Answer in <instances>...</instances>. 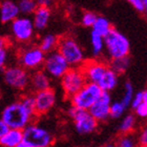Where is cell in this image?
Masks as SVG:
<instances>
[{"instance_id": "6da1fadb", "label": "cell", "mask_w": 147, "mask_h": 147, "mask_svg": "<svg viewBox=\"0 0 147 147\" xmlns=\"http://www.w3.org/2000/svg\"><path fill=\"white\" fill-rule=\"evenodd\" d=\"M34 117V113L21 101L7 105L1 113V120H3L11 128L16 129H24Z\"/></svg>"}, {"instance_id": "7a4b0ae2", "label": "cell", "mask_w": 147, "mask_h": 147, "mask_svg": "<svg viewBox=\"0 0 147 147\" xmlns=\"http://www.w3.org/2000/svg\"><path fill=\"white\" fill-rule=\"evenodd\" d=\"M105 49L110 59L122 58L129 55L130 43L127 37L116 28H113L107 36L104 37Z\"/></svg>"}, {"instance_id": "3957f363", "label": "cell", "mask_w": 147, "mask_h": 147, "mask_svg": "<svg viewBox=\"0 0 147 147\" xmlns=\"http://www.w3.org/2000/svg\"><path fill=\"white\" fill-rule=\"evenodd\" d=\"M102 92L103 89L100 87L98 83L87 82L79 92L71 97V105L89 110V108L101 97Z\"/></svg>"}, {"instance_id": "277c9868", "label": "cell", "mask_w": 147, "mask_h": 147, "mask_svg": "<svg viewBox=\"0 0 147 147\" xmlns=\"http://www.w3.org/2000/svg\"><path fill=\"white\" fill-rule=\"evenodd\" d=\"M68 115L75 122V127L79 135L92 134L98 127V120L92 116L89 110L79 108L73 105L68 109Z\"/></svg>"}, {"instance_id": "5b68a950", "label": "cell", "mask_w": 147, "mask_h": 147, "mask_svg": "<svg viewBox=\"0 0 147 147\" xmlns=\"http://www.w3.org/2000/svg\"><path fill=\"white\" fill-rule=\"evenodd\" d=\"M57 49L71 66H77L84 61V53L81 46L71 37L64 36L60 38Z\"/></svg>"}, {"instance_id": "8992f818", "label": "cell", "mask_w": 147, "mask_h": 147, "mask_svg": "<svg viewBox=\"0 0 147 147\" xmlns=\"http://www.w3.org/2000/svg\"><path fill=\"white\" fill-rule=\"evenodd\" d=\"M87 83L84 71L79 68H69L61 78V85L67 97H73Z\"/></svg>"}, {"instance_id": "52a82bcc", "label": "cell", "mask_w": 147, "mask_h": 147, "mask_svg": "<svg viewBox=\"0 0 147 147\" xmlns=\"http://www.w3.org/2000/svg\"><path fill=\"white\" fill-rule=\"evenodd\" d=\"M69 63L59 51L49 53L43 64L44 71L53 78H62L69 69Z\"/></svg>"}, {"instance_id": "ba28073f", "label": "cell", "mask_w": 147, "mask_h": 147, "mask_svg": "<svg viewBox=\"0 0 147 147\" xmlns=\"http://www.w3.org/2000/svg\"><path fill=\"white\" fill-rule=\"evenodd\" d=\"M23 139L34 147H51L53 137L49 130L35 124H28L23 129Z\"/></svg>"}, {"instance_id": "9c48e42d", "label": "cell", "mask_w": 147, "mask_h": 147, "mask_svg": "<svg viewBox=\"0 0 147 147\" xmlns=\"http://www.w3.org/2000/svg\"><path fill=\"white\" fill-rule=\"evenodd\" d=\"M45 58V53L40 49V46H30L20 52L19 63L25 69H35L44 64Z\"/></svg>"}, {"instance_id": "30bf717a", "label": "cell", "mask_w": 147, "mask_h": 147, "mask_svg": "<svg viewBox=\"0 0 147 147\" xmlns=\"http://www.w3.org/2000/svg\"><path fill=\"white\" fill-rule=\"evenodd\" d=\"M36 30L33 19L26 16L18 17L11 23V32L13 36L19 42H28L34 36Z\"/></svg>"}, {"instance_id": "8fae6325", "label": "cell", "mask_w": 147, "mask_h": 147, "mask_svg": "<svg viewBox=\"0 0 147 147\" xmlns=\"http://www.w3.org/2000/svg\"><path fill=\"white\" fill-rule=\"evenodd\" d=\"M3 80L6 85L15 89H24L28 85L31 78L22 66L7 67L3 71Z\"/></svg>"}, {"instance_id": "7c38bea8", "label": "cell", "mask_w": 147, "mask_h": 147, "mask_svg": "<svg viewBox=\"0 0 147 147\" xmlns=\"http://www.w3.org/2000/svg\"><path fill=\"white\" fill-rule=\"evenodd\" d=\"M110 107H111V97L109 92L103 90L101 97L98 101L89 108V113L98 121H105L110 117Z\"/></svg>"}, {"instance_id": "4fadbf2b", "label": "cell", "mask_w": 147, "mask_h": 147, "mask_svg": "<svg viewBox=\"0 0 147 147\" xmlns=\"http://www.w3.org/2000/svg\"><path fill=\"white\" fill-rule=\"evenodd\" d=\"M35 99H36L37 113L41 115V113H47L54 106L56 102V95L52 88H49L36 92Z\"/></svg>"}, {"instance_id": "5bb4252c", "label": "cell", "mask_w": 147, "mask_h": 147, "mask_svg": "<svg viewBox=\"0 0 147 147\" xmlns=\"http://www.w3.org/2000/svg\"><path fill=\"white\" fill-rule=\"evenodd\" d=\"M21 14L19 5L12 0H2L0 4V20L1 23H12Z\"/></svg>"}, {"instance_id": "9a60e30c", "label": "cell", "mask_w": 147, "mask_h": 147, "mask_svg": "<svg viewBox=\"0 0 147 147\" xmlns=\"http://www.w3.org/2000/svg\"><path fill=\"white\" fill-rule=\"evenodd\" d=\"M107 66L101 62H88L83 66L82 71H84L86 79L88 82L99 83V81L102 79L104 74L107 71Z\"/></svg>"}, {"instance_id": "2e32d148", "label": "cell", "mask_w": 147, "mask_h": 147, "mask_svg": "<svg viewBox=\"0 0 147 147\" xmlns=\"http://www.w3.org/2000/svg\"><path fill=\"white\" fill-rule=\"evenodd\" d=\"M31 86L33 90L36 92H41V90H45V89L51 88V82H49V74L45 71H35L31 77Z\"/></svg>"}, {"instance_id": "e0dca14e", "label": "cell", "mask_w": 147, "mask_h": 147, "mask_svg": "<svg viewBox=\"0 0 147 147\" xmlns=\"http://www.w3.org/2000/svg\"><path fill=\"white\" fill-rule=\"evenodd\" d=\"M33 21H34L35 28L37 31H43L47 26L51 18V9L45 6H39L36 12L33 14Z\"/></svg>"}, {"instance_id": "ac0fdd59", "label": "cell", "mask_w": 147, "mask_h": 147, "mask_svg": "<svg viewBox=\"0 0 147 147\" xmlns=\"http://www.w3.org/2000/svg\"><path fill=\"white\" fill-rule=\"evenodd\" d=\"M23 140V129L12 128L5 136L0 137V144L3 147H16Z\"/></svg>"}, {"instance_id": "d6986e66", "label": "cell", "mask_w": 147, "mask_h": 147, "mask_svg": "<svg viewBox=\"0 0 147 147\" xmlns=\"http://www.w3.org/2000/svg\"><path fill=\"white\" fill-rule=\"evenodd\" d=\"M100 87L105 92H110L113 90L118 84V74L115 71H113L110 67L107 68L104 76L102 77V79L98 83Z\"/></svg>"}, {"instance_id": "ffe728a7", "label": "cell", "mask_w": 147, "mask_h": 147, "mask_svg": "<svg viewBox=\"0 0 147 147\" xmlns=\"http://www.w3.org/2000/svg\"><path fill=\"white\" fill-rule=\"evenodd\" d=\"M59 39L54 34H47L43 37L39 43L40 49H42L45 54L54 52L56 47H58Z\"/></svg>"}, {"instance_id": "44dd1931", "label": "cell", "mask_w": 147, "mask_h": 147, "mask_svg": "<svg viewBox=\"0 0 147 147\" xmlns=\"http://www.w3.org/2000/svg\"><path fill=\"white\" fill-rule=\"evenodd\" d=\"M90 43H92V55L95 57H99L103 52V49L105 46L104 37L99 35L98 33L92 31L90 33Z\"/></svg>"}, {"instance_id": "7402d4cb", "label": "cell", "mask_w": 147, "mask_h": 147, "mask_svg": "<svg viewBox=\"0 0 147 147\" xmlns=\"http://www.w3.org/2000/svg\"><path fill=\"white\" fill-rule=\"evenodd\" d=\"M92 28L94 32L98 33V34L101 35V36L105 37L109 34V32L111 31L113 28H111V24H110V22L108 21V19L100 16V17H98L97 21H96V23L94 24V26H92Z\"/></svg>"}, {"instance_id": "603a6c76", "label": "cell", "mask_w": 147, "mask_h": 147, "mask_svg": "<svg viewBox=\"0 0 147 147\" xmlns=\"http://www.w3.org/2000/svg\"><path fill=\"white\" fill-rule=\"evenodd\" d=\"M129 64H130V60H129L128 56H126V57H122V58L111 59L110 68L119 75V74L125 73L128 69Z\"/></svg>"}, {"instance_id": "cb8c5ba5", "label": "cell", "mask_w": 147, "mask_h": 147, "mask_svg": "<svg viewBox=\"0 0 147 147\" xmlns=\"http://www.w3.org/2000/svg\"><path fill=\"white\" fill-rule=\"evenodd\" d=\"M18 5L21 14L24 16H28L34 14L36 12V9L39 7L37 0H20Z\"/></svg>"}, {"instance_id": "d4e9b609", "label": "cell", "mask_w": 147, "mask_h": 147, "mask_svg": "<svg viewBox=\"0 0 147 147\" xmlns=\"http://www.w3.org/2000/svg\"><path fill=\"white\" fill-rule=\"evenodd\" d=\"M136 124V119L132 115H128L123 119L121 125H120V131H122L123 134H128L131 132Z\"/></svg>"}, {"instance_id": "484cf974", "label": "cell", "mask_w": 147, "mask_h": 147, "mask_svg": "<svg viewBox=\"0 0 147 147\" xmlns=\"http://www.w3.org/2000/svg\"><path fill=\"white\" fill-rule=\"evenodd\" d=\"M125 94H124V97L122 99V103L123 105L125 106L126 108L131 105L132 99H134V86L129 81H126L125 82Z\"/></svg>"}, {"instance_id": "4316f807", "label": "cell", "mask_w": 147, "mask_h": 147, "mask_svg": "<svg viewBox=\"0 0 147 147\" xmlns=\"http://www.w3.org/2000/svg\"><path fill=\"white\" fill-rule=\"evenodd\" d=\"M138 146V141L136 138L131 135H125L121 137L118 143L117 147H137Z\"/></svg>"}, {"instance_id": "83f0119b", "label": "cell", "mask_w": 147, "mask_h": 147, "mask_svg": "<svg viewBox=\"0 0 147 147\" xmlns=\"http://www.w3.org/2000/svg\"><path fill=\"white\" fill-rule=\"evenodd\" d=\"M99 16H97L95 13L92 12H85L83 14L82 18H81V23L83 26L85 28H92L94 24L96 23L97 19Z\"/></svg>"}, {"instance_id": "f1b7e54d", "label": "cell", "mask_w": 147, "mask_h": 147, "mask_svg": "<svg viewBox=\"0 0 147 147\" xmlns=\"http://www.w3.org/2000/svg\"><path fill=\"white\" fill-rule=\"evenodd\" d=\"M125 109L126 107L123 105L122 102H115L111 104V107H110V117L113 119H118L124 113Z\"/></svg>"}, {"instance_id": "f546056e", "label": "cell", "mask_w": 147, "mask_h": 147, "mask_svg": "<svg viewBox=\"0 0 147 147\" xmlns=\"http://www.w3.org/2000/svg\"><path fill=\"white\" fill-rule=\"evenodd\" d=\"M142 102H144V99H143V92H139L134 96V99H132V102L130 106H131V108L136 109L139 105L141 104Z\"/></svg>"}, {"instance_id": "4dcf8cb0", "label": "cell", "mask_w": 147, "mask_h": 147, "mask_svg": "<svg viewBox=\"0 0 147 147\" xmlns=\"http://www.w3.org/2000/svg\"><path fill=\"white\" fill-rule=\"evenodd\" d=\"M127 2H129L134 7H135L138 12L140 13H145V5L143 0H126Z\"/></svg>"}, {"instance_id": "1f68e13d", "label": "cell", "mask_w": 147, "mask_h": 147, "mask_svg": "<svg viewBox=\"0 0 147 147\" xmlns=\"http://www.w3.org/2000/svg\"><path fill=\"white\" fill-rule=\"evenodd\" d=\"M135 110H136L137 116H139L140 118H146L147 117V103L146 102H142L141 104L139 105Z\"/></svg>"}, {"instance_id": "d6a6232c", "label": "cell", "mask_w": 147, "mask_h": 147, "mask_svg": "<svg viewBox=\"0 0 147 147\" xmlns=\"http://www.w3.org/2000/svg\"><path fill=\"white\" fill-rule=\"evenodd\" d=\"M139 144L142 147L147 146V125H145L142 129L140 137H139Z\"/></svg>"}, {"instance_id": "836d02e7", "label": "cell", "mask_w": 147, "mask_h": 147, "mask_svg": "<svg viewBox=\"0 0 147 147\" xmlns=\"http://www.w3.org/2000/svg\"><path fill=\"white\" fill-rule=\"evenodd\" d=\"M6 60H7V52L1 42V45H0V66H1V68L5 65Z\"/></svg>"}, {"instance_id": "e575fe53", "label": "cell", "mask_w": 147, "mask_h": 147, "mask_svg": "<svg viewBox=\"0 0 147 147\" xmlns=\"http://www.w3.org/2000/svg\"><path fill=\"white\" fill-rule=\"evenodd\" d=\"M11 127H9L7 124H6L3 120H1L0 121V137H3V136H5L7 132L11 130Z\"/></svg>"}, {"instance_id": "d590c367", "label": "cell", "mask_w": 147, "mask_h": 147, "mask_svg": "<svg viewBox=\"0 0 147 147\" xmlns=\"http://www.w3.org/2000/svg\"><path fill=\"white\" fill-rule=\"evenodd\" d=\"M38 5L39 6H45V7H49L52 6L55 2V0H37Z\"/></svg>"}, {"instance_id": "8d00e7d4", "label": "cell", "mask_w": 147, "mask_h": 147, "mask_svg": "<svg viewBox=\"0 0 147 147\" xmlns=\"http://www.w3.org/2000/svg\"><path fill=\"white\" fill-rule=\"evenodd\" d=\"M16 147H34V146H33L31 143H28V141H25L24 139H23V140H22V141L20 142Z\"/></svg>"}, {"instance_id": "74e56055", "label": "cell", "mask_w": 147, "mask_h": 147, "mask_svg": "<svg viewBox=\"0 0 147 147\" xmlns=\"http://www.w3.org/2000/svg\"><path fill=\"white\" fill-rule=\"evenodd\" d=\"M143 99H144V102L147 103V89L143 92Z\"/></svg>"}, {"instance_id": "f35d334b", "label": "cell", "mask_w": 147, "mask_h": 147, "mask_svg": "<svg viewBox=\"0 0 147 147\" xmlns=\"http://www.w3.org/2000/svg\"><path fill=\"white\" fill-rule=\"evenodd\" d=\"M143 2H144L145 5V14L147 15V0H143Z\"/></svg>"}, {"instance_id": "ab89813d", "label": "cell", "mask_w": 147, "mask_h": 147, "mask_svg": "<svg viewBox=\"0 0 147 147\" xmlns=\"http://www.w3.org/2000/svg\"><path fill=\"white\" fill-rule=\"evenodd\" d=\"M106 147H113V145H108V146H106Z\"/></svg>"}, {"instance_id": "60d3db41", "label": "cell", "mask_w": 147, "mask_h": 147, "mask_svg": "<svg viewBox=\"0 0 147 147\" xmlns=\"http://www.w3.org/2000/svg\"><path fill=\"white\" fill-rule=\"evenodd\" d=\"M146 147H147V146H146Z\"/></svg>"}]
</instances>
